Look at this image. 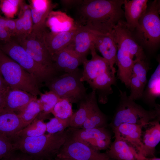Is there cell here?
Masks as SVG:
<instances>
[{"instance_id":"1","label":"cell","mask_w":160,"mask_h":160,"mask_svg":"<svg viewBox=\"0 0 160 160\" xmlns=\"http://www.w3.org/2000/svg\"><path fill=\"white\" fill-rule=\"evenodd\" d=\"M124 0H84L76 8L77 26L94 32L105 34L112 32L124 17Z\"/></svg>"},{"instance_id":"2","label":"cell","mask_w":160,"mask_h":160,"mask_svg":"<svg viewBox=\"0 0 160 160\" xmlns=\"http://www.w3.org/2000/svg\"><path fill=\"white\" fill-rule=\"evenodd\" d=\"M69 136L68 130L35 137H14L11 140L15 150L37 159L57 154Z\"/></svg>"},{"instance_id":"3","label":"cell","mask_w":160,"mask_h":160,"mask_svg":"<svg viewBox=\"0 0 160 160\" xmlns=\"http://www.w3.org/2000/svg\"><path fill=\"white\" fill-rule=\"evenodd\" d=\"M119 100L109 126L113 129L120 124L129 123L143 125L156 119H160V106L146 110L130 99L126 91L119 90Z\"/></svg>"},{"instance_id":"4","label":"cell","mask_w":160,"mask_h":160,"mask_svg":"<svg viewBox=\"0 0 160 160\" xmlns=\"http://www.w3.org/2000/svg\"><path fill=\"white\" fill-rule=\"evenodd\" d=\"M0 71L11 89L23 90L36 97L42 93L34 77L0 49Z\"/></svg>"},{"instance_id":"5","label":"cell","mask_w":160,"mask_h":160,"mask_svg":"<svg viewBox=\"0 0 160 160\" xmlns=\"http://www.w3.org/2000/svg\"><path fill=\"white\" fill-rule=\"evenodd\" d=\"M82 72L79 68L72 72L57 75L46 83L44 86L61 99L71 103H79L88 95L87 89L81 80Z\"/></svg>"},{"instance_id":"6","label":"cell","mask_w":160,"mask_h":160,"mask_svg":"<svg viewBox=\"0 0 160 160\" xmlns=\"http://www.w3.org/2000/svg\"><path fill=\"white\" fill-rule=\"evenodd\" d=\"M0 49L31 74L39 87L44 86L46 83L54 77L39 66L14 38L0 44Z\"/></svg>"},{"instance_id":"7","label":"cell","mask_w":160,"mask_h":160,"mask_svg":"<svg viewBox=\"0 0 160 160\" xmlns=\"http://www.w3.org/2000/svg\"><path fill=\"white\" fill-rule=\"evenodd\" d=\"M159 1L148 3L147 9L139 20L137 35L142 42L149 48L156 46L160 40Z\"/></svg>"},{"instance_id":"8","label":"cell","mask_w":160,"mask_h":160,"mask_svg":"<svg viewBox=\"0 0 160 160\" xmlns=\"http://www.w3.org/2000/svg\"><path fill=\"white\" fill-rule=\"evenodd\" d=\"M46 30H32L25 39L16 40L39 66L55 77L59 73L54 68L52 56L44 41L43 33Z\"/></svg>"},{"instance_id":"9","label":"cell","mask_w":160,"mask_h":160,"mask_svg":"<svg viewBox=\"0 0 160 160\" xmlns=\"http://www.w3.org/2000/svg\"><path fill=\"white\" fill-rule=\"evenodd\" d=\"M56 159L72 160H113L105 153L96 150L69 136L56 154Z\"/></svg>"},{"instance_id":"10","label":"cell","mask_w":160,"mask_h":160,"mask_svg":"<svg viewBox=\"0 0 160 160\" xmlns=\"http://www.w3.org/2000/svg\"><path fill=\"white\" fill-rule=\"evenodd\" d=\"M69 136L94 149L100 151L108 149L111 143V134L106 127L89 129L70 127Z\"/></svg>"},{"instance_id":"11","label":"cell","mask_w":160,"mask_h":160,"mask_svg":"<svg viewBox=\"0 0 160 160\" xmlns=\"http://www.w3.org/2000/svg\"><path fill=\"white\" fill-rule=\"evenodd\" d=\"M116 44V64L118 67V76L121 82L129 88L133 66L137 60H135L133 57L134 49L131 44L126 41H120Z\"/></svg>"},{"instance_id":"12","label":"cell","mask_w":160,"mask_h":160,"mask_svg":"<svg viewBox=\"0 0 160 160\" xmlns=\"http://www.w3.org/2000/svg\"><path fill=\"white\" fill-rule=\"evenodd\" d=\"M160 119H156L142 126L140 137L143 156H155V148L160 141Z\"/></svg>"},{"instance_id":"13","label":"cell","mask_w":160,"mask_h":160,"mask_svg":"<svg viewBox=\"0 0 160 160\" xmlns=\"http://www.w3.org/2000/svg\"><path fill=\"white\" fill-rule=\"evenodd\" d=\"M149 68L146 59L139 60L134 64L129 83L130 94L128 97L130 99L135 101L140 99L148 81L147 76Z\"/></svg>"},{"instance_id":"14","label":"cell","mask_w":160,"mask_h":160,"mask_svg":"<svg viewBox=\"0 0 160 160\" xmlns=\"http://www.w3.org/2000/svg\"><path fill=\"white\" fill-rule=\"evenodd\" d=\"M90 51L91 59L88 60L86 58L83 60V70L81 79V81H86L88 84L101 74L110 70H113L108 62L97 54L93 44Z\"/></svg>"},{"instance_id":"15","label":"cell","mask_w":160,"mask_h":160,"mask_svg":"<svg viewBox=\"0 0 160 160\" xmlns=\"http://www.w3.org/2000/svg\"><path fill=\"white\" fill-rule=\"evenodd\" d=\"M93 44L95 49L109 63L112 70L116 71L114 65L116 63L117 48L113 31L105 34L95 32Z\"/></svg>"},{"instance_id":"16","label":"cell","mask_w":160,"mask_h":160,"mask_svg":"<svg viewBox=\"0 0 160 160\" xmlns=\"http://www.w3.org/2000/svg\"><path fill=\"white\" fill-rule=\"evenodd\" d=\"M76 32L72 41L66 47L83 60L93 44L95 32L83 27L78 26Z\"/></svg>"},{"instance_id":"17","label":"cell","mask_w":160,"mask_h":160,"mask_svg":"<svg viewBox=\"0 0 160 160\" xmlns=\"http://www.w3.org/2000/svg\"><path fill=\"white\" fill-rule=\"evenodd\" d=\"M116 71L111 70L100 75L89 84L92 91H95L98 96V100L102 104L108 101V96L113 92L112 86L116 84Z\"/></svg>"},{"instance_id":"18","label":"cell","mask_w":160,"mask_h":160,"mask_svg":"<svg viewBox=\"0 0 160 160\" xmlns=\"http://www.w3.org/2000/svg\"><path fill=\"white\" fill-rule=\"evenodd\" d=\"M142 126L124 123L112 129L115 137L126 142L143 156V146L140 139Z\"/></svg>"},{"instance_id":"19","label":"cell","mask_w":160,"mask_h":160,"mask_svg":"<svg viewBox=\"0 0 160 160\" xmlns=\"http://www.w3.org/2000/svg\"><path fill=\"white\" fill-rule=\"evenodd\" d=\"M57 72L70 73L75 71L82 64L83 59L67 48L52 56Z\"/></svg>"},{"instance_id":"20","label":"cell","mask_w":160,"mask_h":160,"mask_svg":"<svg viewBox=\"0 0 160 160\" xmlns=\"http://www.w3.org/2000/svg\"><path fill=\"white\" fill-rule=\"evenodd\" d=\"M77 28L66 32L57 33L47 31L43 33L46 46L52 56L65 49L70 44Z\"/></svg>"},{"instance_id":"21","label":"cell","mask_w":160,"mask_h":160,"mask_svg":"<svg viewBox=\"0 0 160 160\" xmlns=\"http://www.w3.org/2000/svg\"><path fill=\"white\" fill-rule=\"evenodd\" d=\"M33 22L32 30H40L46 28V22L55 5L51 0L29 1Z\"/></svg>"},{"instance_id":"22","label":"cell","mask_w":160,"mask_h":160,"mask_svg":"<svg viewBox=\"0 0 160 160\" xmlns=\"http://www.w3.org/2000/svg\"><path fill=\"white\" fill-rule=\"evenodd\" d=\"M148 2V0H124L125 24L131 32L138 25L139 19L147 9Z\"/></svg>"},{"instance_id":"23","label":"cell","mask_w":160,"mask_h":160,"mask_svg":"<svg viewBox=\"0 0 160 160\" xmlns=\"http://www.w3.org/2000/svg\"><path fill=\"white\" fill-rule=\"evenodd\" d=\"M37 97L23 90L9 88L5 97L4 108L18 114L32 101Z\"/></svg>"},{"instance_id":"24","label":"cell","mask_w":160,"mask_h":160,"mask_svg":"<svg viewBox=\"0 0 160 160\" xmlns=\"http://www.w3.org/2000/svg\"><path fill=\"white\" fill-rule=\"evenodd\" d=\"M105 153L115 160H145L133 147L124 141L115 137Z\"/></svg>"},{"instance_id":"25","label":"cell","mask_w":160,"mask_h":160,"mask_svg":"<svg viewBox=\"0 0 160 160\" xmlns=\"http://www.w3.org/2000/svg\"><path fill=\"white\" fill-rule=\"evenodd\" d=\"M24 127L18 114L3 108L0 110V133L10 140Z\"/></svg>"},{"instance_id":"26","label":"cell","mask_w":160,"mask_h":160,"mask_svg":"<svg viewBox=\"0 0 160 160\" xmlns=\"http://www.w3.org/2000/svg\"><path fill=\"white\" fill-rule=\"evenodd\" d=\"M97 103L95 91H92L88 94L86 98L79 103V108L73 113L69 118V127L81 128L83 124L89 117L94 105Z\"/></svg>"},{"instance_id":"27","label":"cell","mask_w":160,"mask_h":160,"mask_svg":"<svg viewBox=\"0 0 160 160\" xmlns=\"http://www.w3.org/2000/svg\"><path fill=\"white\" fill-rule=\"evenodd\" d=\"M46 26L49 28L50 31L55 33L70 31L77 27L75 21L66 13L53 10L47 18Z\"/></svg>"},{"instance_id":"28","label":"cell","mask_w":160,"mask_h":160,"mask_svg":"<svg viewBox=\"0 0 160 160\" xmlns=\"http://www.w3.org/2000/svg\"><path fill=\"white\" fill-rule=\"evenodd\" d=\"M148 81L140 99L150 107L154 108L159 105L156 100L160 96V62Z\"/></svg>"},{"instance_id":"29","label":"cell","mask_w":160,"mask_h":160,"mask_svg":"<svg viewBox=\"0 0 160 160\" xmlns=\"http://www.w3.org/2000/svg\"><path fill=\"white\" fill-rule=\"evenodd\" d=\"M39 101L42 110L36 118L44 120L50 113L56 104L61 99L53 92L46 91L40 95Z\"/></svg>"},{"instance_id":"30","label":"cell","mask_w":160,"mask_h":160,"mask_svg":"<svg viewBox=\"0 0 160 160\" xmlns=\"http://www.w3.org/2000/svg\"><path fill=\"white\" fill-rule=\"evenodd\" d=\"M46 130V124L44 120L36 118L32 122L18 132L12 138L15 137H38L45 134Z\"/></svg>"},{"instance_id":"31","label":"cell","mask_w":160,"mask_h":160,"mask_svg":"<svg viewBox=\"0 0 160 160\" xmlns=\"http://www.w3.org/2000/svg\"><path fill=\"white\" fill-rule=\"evenodd\" d=\"M107 126V119L106 116L100 110L97 103L81 128L89 129L106 127Z\"/></svg>"},{"instance_id":"32","label":"cell","mask_w":160,"mask_h":160,"mask_svg":"<svg viewBox=\"0 0 160 160\" xmlns=\"http://www.w3.org/2000/svg\"><path fill=\"white\" fill-rule=\"evenodd\" d=\"M41 110V106L38 98L30 102L18 114L24 127L32 122L37 117Z\"/></svg>"},{"instance_id":"33","label":"cell","mask_w":160,"mask_h":160,"mask_svg":"<svg viewBox=\"0 0 160 160\" xmlns=\"http://www.w3.org/2000/svg\"><path fill=\"white\" fill-rule=\"evenodd\" d=\"M18 13V16L22 17L23 24L22 38L20 40H20L25 39L31 33L33 29V22L30 6L24 1L20 6Z\"/></svg>"},{"instance_id":"34","label":"cell","mask_w":160,"mask_h":160,"mask_svg":"<svg viewBox=\"0 0 160 160\" xmlns=\"http://www.w3.org/2000/svg\"><path fill=\"white\" fill-rule=\"evenodd\" d=\"M51 113L55 117L61 119H68L73 113L72 103L66 100L61 98L55 105Z\"/></svg>"},{"instance_id":"35","label":"cell","mask_w":160,"mask_h":160,"mask_svg":"<svg viewBox=\"0 0 160 160\" xmlns=\"http://www.w3.org/2000/svg\"><path fill=\"white\" fill-rule=\"evenodd\" d=\"M69 118L66 119L55 117L51 118L46 123V131L48 133L55 134L65 130L67 127H69Z\"/></svg>"},{"instance_id":"36","label":"cell","mask_w":160,"mask_h":160,"mask_svg":"<svg viewBox=\"0 0 160 160\" xmlns=\"http://www.w3.org/2000/svg\"><path fill=\"white\" fill-rule=\"evenodd\" d=\"M23 1L20 0H1L0 10L6 15L7 17L11 18L19 11Z\"/></svg>"},{"instance_id":"37","label":"cell","mask_w":160,"mask_h":160,"mask_svg":"<svg viewBox=\"0 0 160 160\" xmlns=\"http://www.w3.org/2000/svg\"><path fill=\"white\" fill-rule=\"evenodd\" d=\"M15 151L10 139L0 133V159Z\"/></svg>"},{"instance_id":"38","label":"cell","mask_w":160,"mask_h":160,"mask_svg":"<svg viewBox=\"0 0 160 160\" xmlns=\"http://www.w3.org/2000/svg\"><path fill=\"white\" fill-rule=\"evenodd\" d=\"M15 151L9 154L0 159V160H37V159L24 153L15 152Z\"/></svg>"},{"instance_id":"39","label":"cell","mask_w":160,"mask_h":160,"mask_svg":"<svg viewBox=\"0 0 160 160\" xmlns=\"http://www.w3.org/2000/svg\"><path fill=\"white\" fill-rule=\"evenodd\" d=\"M82 0H62L60 2L62 5L65 9L77 8L82 3Z\"/></svg>"},{"instance_id":"40","label":"cell","mask_w":160,"mask_h":160,"mask_svg":"<svg viewBox=\"0 0 160 160\" xmlns=\"http://www.w3.org/2000/svg\"><path fill=\"white\" fill-rule=\"evenodd\" d=\"M12 38L9 31L4 27L0 25V44L7 42Z\"/></svg>"},{"instance_id":"41","label":"cell","mask_w":160,"mask_h":160,"mask_svg":"<svg viewBox=\"0 0 160 160\" xmlns=\"http://www.w3.org/2000/svg\"><path fill=\"white\" fill-rule=\"evenodd\" d=\"M9 88L0 71V91H6Z\"/></svg>"},{"instance_id":"42","label":"cell","mask_w":160,"mask_h":160,"mask_svg":"<svg viewBox=\"0 0 160 160\" xmlns=\"http://www.w3.org/2000/svg\"><path fill=\"white\" fill-rule=\"evenodd\" d=\"M8 89L6 91H0V110L3 108L5 96Z\"/></svg>"},{"instance_id":"43","label":"cell","mask_w":160,"mask_h":160,"mask_svg":"<svg viewBox=\"0 0 160 160\" xmlns=\"http://www.w3.org/2000/svg\"><path fill=\"white\" fill-rule=\"evenodd\" d=\"M145 160H160V158L154 156L150 158H146Z\"/></svg>"},{"instance_id":"44","label":"cell","mask_w":160,"mask_h":160,"mask_svg":"<svg viewBox=\"0 0 160 160\" xmlns=\"http://www.w3.org/2000/svg\"><path fill=\"white\" fill-rule=\"evenodd\" d=\"M55 159L56 160H70V159Z\"/></svg>"},{"instance_id":"45","label":"cell","mask_w":160,"mask_h":160,"mask_svg":"<svg viewBox=\"0 0 160 160\" xmlns=\"http://www.w3.org/2000/svg\"><path fill=\"white\" fill-rule=\"evenodd\" d=\"M56 160L55 159H50V160Z\"/></svg>"},{"instance_id":"46","label":"cell","mask_w":160,"mask_h":160,"mask_svg":"<svg viewBox=\"0 0 160 160\" xmlns=\"http://www.w3.org/2000/svg\"><path fill=\"white\" fill-rule=\"evenodd\" d=\"M0 1H1V0H0ZM1 10H0V11Z\"/></svg>"}]
</instances>
